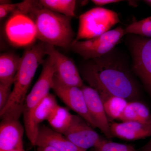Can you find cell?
I'll use <instances>...</instances> for the list:
<instances>
[{
  "instance_id": "1",
  "label": "cell",
  "mask_w": 151,
  "mask_h": 151,
  "mask_svg": "<svg viewBox=\"0 0 151 151\" xmlns=\"http://www.w3.org/2000/svg\"><path fill=\"white\" fill-rule=\"evenodd\" d=\"M106 55L84 66L83 79L99 93L103 103L112 97L133 101L138 97V89L130 73L120 63Z\"/></svg>"
},
{
  "instance_id": "2",
  "label": "cell",
  "mask_w": 151,
  "mask_h": 151,
  "mask_svg": "<svg viewBox=\"0 0 151 151\" xmlns=\"http://www.w3.org/2000/svg\"><path fill=\"white\" fill-rule=\"evenodd\" d=\"M46 43L41 42L31 47L21 57L20 64L13 82V88L5 106L0 111L2 120H19L29 89L38 67L43 63Z\"/></svg>"
},
{
  "instance_id": "3",
  "label": "cell",
  "mask_w": 151,
  "mask_h": 151,
  "mask_svg": "<svg viewBox=\"0 0 151 151\" xmlns=\"http://www.w3.org/2000/svg\"><path fill=\"white\" fill-rule=\"evenodd\" d=\"M31 17L35 24L37 38L41 42L64 48L71 46L74 41L71 18L55 12L41 5L33 12Z\"/></svg>"
},
{
  "instance_id": "4",
  "label": "cell",
  "mask_w": 151,
  "mask_h": 151,
  "mask_svg": "<svg viewBox=\"0 0 151 151\" xmlns=\"http://www.w3.org/2000/svg\"><path fill=\"white\" fill-rule=\"evenodd\" d=\"M120 22L114 11L101 7L91 9L79 17L78 32L73 42L99 36Z\"/></svg>"
},
{
  "instance_id": "5",
  "label": "cell",
  "mask_w": 151,
  "mask_h": 151,
  "mask_svg": "<svg viewBox=\"0 0 151 151\" xmlns=\"http://www.w3.org/2000/svg\"><path fill=\"white\" fill-rule=\"evenodd\" d=\"M124 35V29L119 27L94 38L73 42L71 47L85 59H93L110 52Z\"/></svg>"
},
{
  "instance_id": "6",
  "label": "cell",
  "mask_w": 151,
  "mask_h": 151,
  "mask_svg": "<svg viewBox=\"0 0 151 151\" xmlns=\"http://www.w3.org/2000/svg\"><path fill=\"white\" fill-rule=\"evenodd\" d=\"M46 52L53 61L54 77L65 86L81 88L84 84L79 71L72 60L60 53L55 46L46 43Z\"/></svg>"
},
{
  "instance_id": "7",
  "label": "cell",
  "mask_w": 151,
  "mask_h": 151,
  "mask_svg": "<svg viewBox=\"0 0 151 151\" xmlns=\"http://www.w3.org/2000/svg\"><path fill=\"white\" fill-rule=\"evenodd\" d=\"M43 67L38 79L27 94L24 106L23 117L27 116L42 100L48 95L52 89L55 75L54 64L48 57L42 63Z\"/></svg>"
},
{
  "instance_id": "8",
  "label": "cell",
  "mask_w": 151,
  "mask_h": 151,
  "mask_svg": "<svg viewBox=\"0 0 151 151\" xmlns=\"http://www.w3.org/2000/svg\"><path fill=\"white\" fill-rule=\"evenodd\" d=\"M132 47L134 70L151 97V38H138Z\"/></svg>"
},
{
  "instance_id": "9",
  "label": "cell",
  "mask_w": 151,
  "mask_h": 151,
  "mask_svg": "<svg viewBox=\"0 0 151 151\" xmlns=\"http://www.w3.org/2000/svg\"><path fill=\"white\" fill-rule=\"evenodd\" d=\"M52 89L68 108L77 113L91 127L96 128L88 111L81 88L63 85L60 83L54 76Z\"/></svg>"
},
{
  "instance_id": "10",
  "label": "cell",
  "mask_w": 151,
  "mask_h": 151,
  "mask_svg": "<svg viewBox=\"0 0 151 151\" xmlns=\"http://www.w3.org/2000/svg\"><path fill=\"white\" fill-rule=\"evenodd\" d=\"M58 105L54 95L49 94L28 114L24 117L25 131L32 145L35 146L40 124L47 120Z\"/></svg>"
},
{
  "instance_id": "11",
  "label": "cell",
  "mask_w": 151,
  "mask_h": 151,
  "mask_svg": "<svg viewBox=\"0 0 151 151\" xmlns=\"http://www.w3.org/2000/svg\"><path fill=\"white\" fill-rule=\"evenodd\" d=\"M8 22L6 32L9 40L18 46L27 45L37 38L35 24L28 15L14 14Z\"/></svg>"
},
{
  "instance_id": "12",
  "label": "cell",
  "mask_w": 151,
  "mask_h": 151,
  "mask_svg": "<svg viewBox=\"0 0 151 151\" xmlns=\"http://www.w3.org/2000/svg\"><path fill=\"white\" fill-rule=\"evenodd\" d=\"M89 125L80 116L73 115L71 125L63 135L78 147L87 150L94 147L101 139Z\"/></svg>"
},
{
  "instance_id": "13",
  "label": "cell",
  "mask_w": 151,
  "mask_h": 151,
  "mask_svg": "<svg viewBox=\"0 0 151 151\" xmlns=\"http://www.w3.org/2000/svg\"><path fill=\"white\" fill-rule=\"evenodd\" d=\"M84 93L87 108L90 116L96 125L108 139L113 136L111 133V124L104 108V103L99 93L94 89L84 85L81 88Z\"/></svg>"
},
{
  "instance_id": "14",
  "label": "cell",
  "mask_w": 151,
  "mask_h": 151,
  "mask_svg": "<svg viewBox=\"0 0 151 151\" xmlns=\"http://www.w3.org/2000/svg\"><path fill=\"white\" fill-rule=\"evenodd\" d=\"M24 127L17 119L2 120L0 124V151L24 150Z\"/></svg>"
},
{
  "instance_id": "15",
  "label": "cell",
  "mask_w": 151,
  "mask_h": 151,
  "mask_svg": "<svg viewBox=\"0 0 151 151\" xmlns=\"http://www.w3.org/2000/svg\"><path fill=\"white\" fill-rule=\"evenodd\" d=\"M35 146H49L60 151H87L76 146L64 135L44 125L40 127Z\"/></svg>"
},
{
  "instance_id": "16",
  "label": "cell",
  "mask_w": 151,
  "mask_h": 151,
  "mask_svg": "<svg viewBox=\"0 0 151 151\" xmlns=\"http://www.w3.org/2000/svg\"><path fill=\"white\" fill-rule=\"evenodd\" d=\"M111 133L127 141H134L151 137V127L137 122H125L111 124Z\"/></svg>"
},
{
  "instance_id": "17",
  "label": "cell",
  "mask_w": 151,
  "mask_h": 151,
  "mask_svg": "<svg viewBox=\"0 0 151 151\" xmlns=\"http://www.w3.org/2000/svg\"><path fill=\"white\" fill-rule=\"evenodd\" d=\"M21 57L12 53L0 56V83L13 84L20 64Z\"/></svg>"
},
{
  "instance_id": "18",
  "label": "cell",
  "mask_w": 151,
  "mask_h": 151,
  "mask_svg": "<svg viewBox=\"0 0 151 151\" xmlns=\"http://www.w3.org/2000/svg\"><path fill=\"white\" fill-rule=\"evenodd\" d=\"M73 116L66 108L58 105L47 121L52 129L64 134L71 125Z\"/></svg>"
},
{
  "instance_id": "19",
  "label": "cell",
  "mask_w": 151,
  "mask_h": 151,
  "mask_svg": "<svg viewBox=\"0 0 151 151\" xmlns=\"http://www.w3.org/2000/svg\"><path fill=\"white\" fill-rule=\"evenodd\" d=\"M39 1L42 7L55 12L70 18L75 16L76 1L74 0H41Z\"/></svg>"
},
{
  "instance_id": "20",
  "label": "cell",
  "mask_w": 151,
  "mask_h": 151,
  "mask_svg": "<svg viewBox=\"0 0 151 151\" xmlns=\"http://www.w3.org/2000/svg\"><path fill=\"white\" fill-rule=\"evenodd\" d=\"M128 103L127 100L122 97H110L103 103L107 116L112 119L119 120Z\"/></svg>"
},
{
  "instance_id": "21",
  "label": "cell",
  "mask_w": 151,
  "mask_h": 151,
  "mask_svg": "<svg viewBox=\"0 0 151 151\" xmlns=\"http://www.w3.org/2000/svg\"><path fill=\"white\" fill-rule=\"evenodd\" d=\"M124 31L125 35L133 34L151 37V16L132 23Z\"/></svg>"
},
{
  "instance_id": "22",
  "label": "cell",
  "mask_w": 151,
  "mask_h": 151,
  "mask_svg": "<svg viewBox=\"0 0 151 151\" xmlns=\"http://www.w3.org/2000/svg\"><path fill=\"white\" fill-rule=\"evenodd\" d=\"M94 151H138L130 145L114 142L100 139L94 147Z\"/></svg>"
},
{
  "instance_id": "23",
  "label": "cell",
  "mask_w": 151,
  "mask_h": 151,
  "mask_svg": "<svg viewBox=\"0 0 151 151\" xmlns=\"http://www.w3.org/2000/svg\"><path fill=\"white\" fill-rule=\"evenodd\" d=\"M134 101L127 103L119 120L122 122H138L137 116L135 109Z\"/></svg>"
},
{
  "instance_id": "24",
  "label": "cell",
  "mask_w": 151,
  "mask_h": 151,
  "mask_svg": "<svg viewBox=\"0 0 151 151\" xmlns=\"http://www.w3.org/2000/svg\"><path fill=\"white\" fill-rule=\"evenodd\" d=\"M13 84L0 83V111L7 103L12 92L11 88Z\"/></svg>"
},
{
  "instance_id": "25",
  "label": "cell",
  "mask_w": 151,
  "mask_h": 151,
  "mask_svg": "<svg viewBox=\"0 0 151 151\" xmlns=\"http://www.w3.org/2000/svg\"><path fill=\"white\" fill-rule=\"evenodd\" d=\"M18 4H1L0 5V18L2 19L11 13H14L16 11Z\"/></svg>"
},
{
  "instance_id": "26",
  "label": "cell",
  "mask_w": 151,
  "mask_h": 151,
  "mask_svg": "<svg viewBox=\"0 0 151 151\" xmlns=\"http://www.w3.org/2000/svg\"><path fill=\"white\" fill-rule=\"evenodd\" d=\"M120 1H119V0H93L92 1V2L94 3L95 5L99 6H104L105 5L119 2Z\"/></svg>"
},
{
  "instance_id": "27",
  "label": "cell",
  "mask_w": 151,
  "mask_h": 151,
  "mask_svg": "<svg viewBox=\"0 0 151 151\" xmlns=\"http://www.w3.org/2000/svg\"><path fill=\"white\" fill-rule=\"evenodd\" d=\"M36 151H60L57 149L54 148L52 147L49 146H42V147H38Z\"/></svg>"
},
{
  "instance_id": "28",
  "label": "cell",
  "mask_w": 151,
  "mask_h": 151,
  "mask_svg": "<svg viewBox=\"0 0 151 151\" xmlns=\"http://www.w3.org/2000/svg\"><path fill=\"white\" fill-rule=\"evenodd\" d=\"M138 151H151V138L150 140Z\"/></svg>"
},
{
  "instance_id": "29",
  "label": "cell",
  "mask_w": 151,
  "mask_h": 151,
  "mask_svg": "<svg viewBox=\"0 0 151 151\" xmlns=\"http://www.w3.org/2000/svg\"><path fill=\"white\" fill-rule=\"evenodd\" d=\"M144 1L147 4L149 5L151 7V0H147V1Z\"/></svg>"
},
{
  "instance_id": "30",
  "label": "cell",
  "mask_w": 151,
  "mask_h": 151,
  "mask_svg": "<svg viewBox=\"0 0 151 151\" xmlns=\"http://www.w3.org/2000/svg\"><path fill=\"white\" fill-rule=\"evenodd\" d=\"M9 151H25L24 150H11Z\"/></svg>"
}]
</instances>
